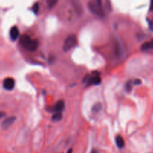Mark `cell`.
Here are the masks:
<instances>
[{
	"mask_svg": "<svg viewBox=\"0 0 153 153\" xmlns=\"http://www.w3.org/2000/svg\"><path fill=\"white\" fill-rule=\"evenodd\" d=\"M15 120H16V117H7V119H5L2 122V123H1V127H2L4 129H7V128H9L11 126L12 124L15 122Z\"/></svg>",
	"mask_w": 153,
	"mask_h": 153,
	"instance_id": "8992f818",
	"label": "cell"
},
{
	"mask_svg": "<svg viewBox=\"0 0 153 153\" xmlns=\"http://www.w3.org/2000/svg\"><path fill=\"white\" fill-rule=\"evenodd\" d=\"M88 7L91 11L94 14L100 16H104L105 12L103 10L102 5V1L100 0L97 1H91L88 3Z\"/></svg>",
	"mask_w": 153,
	"mask_h": 153,
	"instance_id": "7a4b0ae2",
	"label": "cell"
},
{
	"mask_svg": "<svg viewBox=\"0 0 153 153\" xmlns=\"http://www.w3.org/2000/svg\"><path fill=\"white\" fill-rule=\"evenodd\" d=\"M3 116H4V113H3V112H0V118L2 117Z\"/></svg>",
	"mask_w": 153,
	"mask_h": 153,
	"instance_id": "ac0fdd59",
	"label": "cell"
},
{
	"mask_svg": "<svg viewBox=\"0 0 153 153\" xmlns=\"http://www.w3.org/2000/svg\"><path fill=\"white\" fill-rule=\"evenodd\" d=\"M101 109H102V104L101 103H99V102L96 103V104L94 105L92 108V111H93V112H94V113H97V112L100 111Z\"/></svg>",
	"mask_w": 153,
	"mask_h": 153,
	"instance_id": "4fadbf2b",
	"label": "cell"
},
{
	"mask_svg": "<svg viewBox=\"0 0 153 153\" xmlns=\"http://www.w3.org/2000/svg\"><path fill=\"white\" fill-rule=\"evenodd\" d=\"M67 153H73V151H72V149H69L68 152H67Z\"/></svg>",
	"mask_w": 153,
	"mask_h": 153,
	"instance_id": "d6986e66",
	"label": "cell"
},
{
	"mask_svg": "<svg viewBox=\"0 0 153 153\" xmlns=\"http://www.w3.org/2000/svg\"><path fill=\"white\" fill-rule=\"evenodd\" d=\"M133 84L134 85H140V84H141V81L140 80V79H135V80L133 82Z\"/></svg>",
	"mask_w": 153,
	"mask_h": 153,
	"instance_id": "2e32d148",
	"label": "cell"
},
{
	"mask_svg": "<svg viewBox=\"0 0 153 153\" xmlns=\"http://www.w3.org/2000/svg\"><path fill=\"white\" fill-rule=\"evenodd\" d=\"M133 81L129 80L127 82V83L126 84V90L127 92H131V90H132V87H133Z\"/></svg>",
	"mask_w": 153,
	"mask_h": 153,
	"instance_id": "7c38bea8",
	"label": "cell"
},
{
	"mask_svg": "<svg viewBox=\"0 0 153 153\" xmlns=\"http://www.w3.org/2000/svg\"><path fill=\"white\" fill-rule=\"evenodd\" d=\"M19 43L22 47L30 52H34L38 48L39 42L37 39H32L30 36L24 34L19 39Z\"/></svg>",
	"mask_w": 153,
	"mask_h": 153,
	"instance_id": "6da1fadb",
	"label": "cell"
},
{
	"mask_svg": "<svg viewBox=\"0 0 153 153\" xmlns=\"http://www.w3.org/2000/svg\"><path fill=\"white\" fill-rule=\"evenodd\" d=\"M153 47V43H152V40H150L149 42H146V43H143V45L141 46L140 49L141 50H149V49H152Z\"/></svg>",
	"mask_w": 153,
	"mask_h": 153,
	"instance_id": "30bf717a",
	"label": "cell"
},
{
	"mask_svg": "<svg viewBox=\"0 0 153 153\" xmlns=\"http://www.w3.org/2000/svg\"><path fill=\"white\" fill-rule=\"evenodd\" d=\"M19 36V31L17 26H13L10 30V37L12 40H16Z\"/></svg>",
	"mask_w": 153,
	"mask_h": 153,
	"instance_id": "ba28073f",
	"label": "cell"
},
{
	"mask_svg": "<svg viewBox=\"0 0 153 153\" xmlns=\"http://www.w3.org/2000/svg\"><path fill=\"white\" fill-rule=\"evenodd\" d=\"M84 82H86L87 85H100L101 82V78L100 75L97 72H94L92 75H87L86 77L84 79Z\"/></svg>",
	"mask_w": 153,
	"mask_h": 153,
	"instance_id": "3957f363",
	"label": "cell"
},
{
	"mask_svg": "<svg viewBox=\"0 0 153 153\" xmlns=\"http://www.w3.org/2000/svg\"><path fill=\"white\" fill-rule=\"evenodd\" d=\"M32 10H33V11L34 12V13H37V12H38V10H39V4H38V3L36 2V3H34V4H33Z\"/></svg>",
	"mask_w": 153,
	"mask_h": 153,
	"instance_id": "9a60e30c",
	"label": "cell"
},
{
	"mask_svg": "<svg viewBox=\"0 0 153 153\" xmlns=\"http://www.w3.org/2000/svg\"><path fill=\"white\" fill-rule=\"evenodd\" d=\"M115 141H116V144L120 149H122L125 146V140L123 138V137L120 134L116 136V138H115Z\"/></svg>",
	"mask_w": 153,
	"mask_h": 153,
	"instance_id": "9c48e42d",
	"label": "cell"
},
{
	"mask_svg": "<svg viewBox=\"0 0 153 153\" xmlns=\"http://www.w3.org/2000/svg\"><path fill=\"white\" fill-rule=\"evenodd\" d=\"M58 3V1L57 0H48L47 1V4L49 6V7H52L55 5V4Z\"/></svg>",
	"mask_w": 153,
	"mask_h": 153,
	"instance_id": "5bb4252c",
	"label": "cell"
},
{
	"mask_svg": "<svg viewBox=\"0 0 153 153\" xmlns=\"http://www.w3.org/2000/svg\"><path fill=\"white\" fill-rule=\"evenodd\" d=\"M77 43V37L74 34L69 35L64 40V45H63V49L65 52L70 51V49H73Z\"/></svg>",
	"mask_w": 153,
	"mask_h": 153,
	"instance_id": "277c9868",
	"label": "cell"
},
{
	"mask_svg": "<svg viewBox=\"0 0 153 153\" xmlns=\"http://www.w3.org/2000/svg\"><path fill=\"white\" fill-rule=\"evenodd\" d=\"M63 116H62V114L59 113V112H56V113L54 114L52 117V121H60L61 119H62Z\"/></svg>",
	"mask_w": 153,
	"mask_h": 153,
	"instance_id": "8fae6325",
	"label": "cell"
},
{
	"mask_svg": "<svg viewBox=\"0 0 153 153\" xmlns=\"http://www.w3.org/2000/svg\"><path fill=\"white\" fill-rule=\"evenodd\" d=\"M91 153H99V152H98V151L96 150V149H93V150L91 151Z\"/></svg>",
	"mask_w": 153,
	"mask_h": 153,
	"instance_id": "e0dca14e",
	"label": "cell"
},
{
	"mask_svg": "<svg viewBox=\"0 0 153 153\" xmlns=\"http://www.w3.org/2000/svg\"><path fill=\"white\" fill-rule=\"evenodd\" d=\"M15 86V81L13 78H6L3 82V88L7 91H11Z\"/></svg>",
	"mask_w": 153,
	"mask_h": 153,
	"instance_id": "5b68a950",
	"label": "cell"
},
{
	"mask_svg": "<svg viewBox=\"0 0 153 153\" xmlns=\"http://www.w3.org/2000/svg\"><path fill=\"white\" fill-rule=\"evenodd\" d=\"M64 106H65L64 101H63V100H59V101L53 106V108H52V111H55V113H56V112L61 113V111L64 109Z\"/></svg>",
	"mask_w": 153,
	"mask_h": 153,
	"instance_id": "52a82bcc",
	"label": "cell"
}]
</instances>
